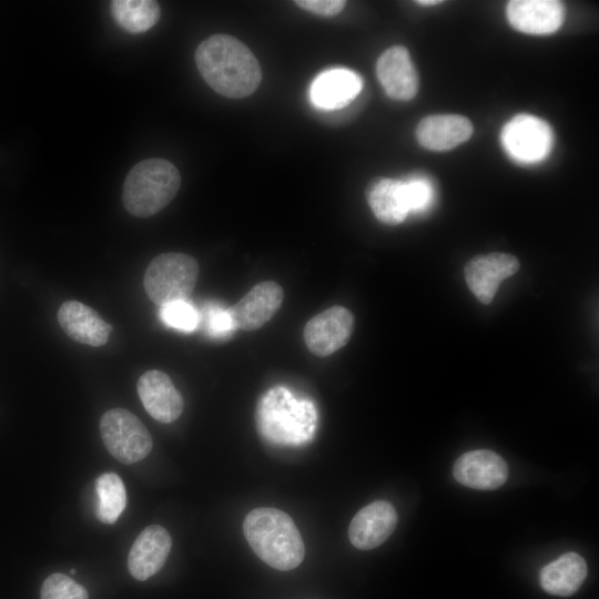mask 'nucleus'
<instances>
[{"instance_id": "obj_30", "label": "nucleus", "mask_w": 599, "mask_h": 599, "mask_svg": "<svg viewBox=\"0 0 599 599\" xmlns=\"http://www.w3.org/2000/svg\"><path fill=\"white\" fill-rule=\"evenodd\" d=\"M75 572H77L75 569H71V570H70V573H71V575H74Z\"/></svg>"}, {"instance_id": "obj_3", "label": "nucleus", "mask_w": 599, "mask_h": 599, "mask_svg": "<svg viewBox=\"0 0 599 599\" xmlns=\"http://www.w3.org/2000/svg\"><path fill=\"white\" fill-rule=\"evenodd\" d=\"M180 185L181 175L173 163L164 159L143 160L125 177L124 207L134 216H152L173 200Z\"/></svg>"}, {"instance_id": "obj_13", "label": "nucleus", "mask_w": 599, "mask_h": 599, "mask_svg": "<svg viewBox=\"0 0 599 599\" xmlns=\"http://www.w3.org/2000/svg\"><path fill=\"white\" fill-rule=\"evenodd\" d=\"M283 298V288L276 282L264 281L256 284L230 307L236 328L254 331L262 327L280 309Z\"/></svg>"}, {"instance_id": "obj_15", "label": "nucleus", "mask_w": 599, "mask_h": 599, "mask_svg": "<svg viewBox=\"0 0 599 599\" xmlns=\"http://www.w3.org/2000/svg\"><path fill=\"white\" fill-rule=\"evenodd\" d=\"M136 387L145 410L158 422L169 424L182 414V395L165 373L148 370L141 375Z\"/></svg>"}, {"instance_id": "obj_21", "label": "nucleus", "mask_w": 599, "mask_h": 599, "mask_svg": "<svg viewBox=\"0 0 599 599\" xmlns=\"http://www.w3.org/2000/svg\"><path fill=\"white\" fill-rule=\"evenodd\" d=\"M366 199L376 219L384 224H400L409 214L403 181L375 179L366 189Z\"/></svg>"}, {"instance_id": "obj_18", "label": "nucleus", "mask_w": 599, "mask_h": 599, "mask_svg": "<svg viewBox=\"0 0 599 599\" xmlns=\"http://www.w3.org/2000/svg\"><path fill=\"white\" fill-rule=\"evenodd\" d=\"M474 128L460 114H433L424 118L416 128L418 143L432 151H446L470 139Z\"/></svg>"}, {"instance_id": "obj_2", "label": "nucleus", "mask_w": 599, "mask_h": 599, "mask_svg": "<svg viewBox=\"0 0 599 599\" xmlns=\"http://www.w3.org/2000/svg\"><path fill=\"white\" fill-rule=\"evenodd\" d=\"M244 536L257 557L270 567L288 571L304 559L305 546L294 520L272 507L251 510L243 522Z\"/></svg>"}, {"instance_id": "obj_29", "label": "nucleus", "mask_w": 599, "mask_h": 599, "mask_svg": "<svg viewBox=\"0 0 599 599\" xmlns=\"http://www.w3.org/2000/svg\"><path fill=\"white\" fill-rule=\"evenodd\" d=\"M441 2L443 1H439V0H418V1H416L417 4L424 6V7L436 6V4L441 3Z\"/></svg>"}, {"instance_id": "obj_10", "label": "nucleus", "mask_w": 599, "mask_h": 599, "mask_svg": "<svg viewBox=\"0 0 599 599\" xmlns=\"http://www.w3.org/2000/svg\"><path fill=\"white\" fill-rule=\"evenodd\" d=\"M453 474L455 479L466 487L493 490L506 483L508 466L495 451L477 449L458 457L454 464Z\"/></svg>"}, {"instance_id": "obj_6", "label": "nucleus", "mask_w": 599, "mask_h": 599, "mask_svg": "<svg viewBox=\"0 0 599 599\" xmlns=\"http://www.w3.org/2000/svg\"><path fill=\"white\" fill-rule=\"evenodd\" d=\"M100 433L108 451L126 465L145 458L153 446L143 423L124 408L105 412L100 419Z\"/></svg>"}, {"instance_id": "obj_14", "label": "nucleus", "mask_w": 599, "mask_h": 599, "mask_svg": "<svg viewBox=\"0 0 599 599\" xmlns=\"http://www.w3.org/2000/svg\"><path fill=\"white\" fill-rule=\"evenodd\" d=\"M171 548L172 538L164 527L151 525L144 528L134 540L128 556L131 576L144 581L158 573L164 566Z\"/></svg>"}, {"instance_id": "obj_17", "label": "nucleus", "mask_w": 599, "mask_h": 599, "mask_svg": "<svg viewBox=\"0 0 599 599\" xmlns=\"http://www.w3.org/2000/svg\"><path fill=\"white\" fill-rule=\"evenodd\" d=\"M362 89L363 80L356 72L333 68L314 79L309 87V99L316 108L338 110L348 105Z\"/></svg>"}, {"instance_id": "obj_19", "label": "nucleus", "mask_w": 599, "mask_h": 599, "mask_svg": "<svg viewBox=\"0 0 599 599\" xmlns=\"http://www.w3.org/2000/svg\"><path fill=\"white\" fill-rule=\"evenodd\" d=\"M58 321L72 339L91 346L104 345L112 327L91 307L78 301H65L58 311Z\"/></svg>"}, {"instance_id": "obj_5", "label": "nucleus", "mask_w": 599, "mask_h": 599, "mask_svg": "<svg viewBox=\"0 0 599 599\" xmlns=\"http://www.w3.org/2000/svg\"><path fill=\"white\" fill-rule=\"evenodd\" d=\"M199 277L196 260L185 253L170 252L154 257L149 264L143 285L149 298L162 306L187 301Z\"/></svg>"}, {"instance_id": "obj_24", "label": "nucleus", "mask_w": 599, "mask_h": 599, "mask_svg": "<svg viewBox=\"0 0 599 599\" xmlns=\"http://www.w3.org/2000/svg\"><path fill=\"white\" fill-rule=\"evenodd\" d=\"M160 318L166 326L186 333L193 332L201 321L199 312L187 301H176L162 305Z\"/></svg>"}, {"instance_id": "obj_1", "label": "nucleus", "mask_w": 599, "mask_h": 599, "mask_svg": "<svg viewBox=\"0 0 599 599\" xmlns=\"http://www.w3.org/2000/svg\"><path fill=\"white\" fill-rule=\"evenodd\" d=\"M195 63L204 81L231 99L252 94L261 83V65L252 51L229 34H213L195 51Z\"/></svg>"}, {"instance_id": "obj_20", "label": "nucleus", "mask_w": 599, "mask_h": 599, "mask_svg": "<svg viewBox=\"0 0 599 599\" xmlns=\"http://www.w3.org/2000/svg\"><path fill=\"white\" fill-rule=\"evenodd\" d=\"M587 576L585 559L575 551L565 552L541 568V588L550 595L568 597L573 595Z\"/></svg>"}, {"instance_id": "obj_25", "label": "nucleus", "mask_w": 599, "mask_h": 599, "mask_svg": "<svg viewBox=\"0 0 599 599\" xmlns=\"http://www.w3.org/2000/svg\"><path fill=\"white\" fill-rule=\"evenodd\" d=\"M40 599H89L87 589L64 573H52L45 578Z\"/></svg>"}, {"instance_id": "obj_11", "label": "nucleus", "mask_w": 599, "mask_h": 599, "mask_svg": "<svg viewBox=\"0 0 599 599\" xmlns=\"http://www.w3.org/2000/svg\"><path fill=\"white\" fill-rule=\"evenodd\" d=\"M376 73L386 94L393 100L409 101L418 92V73L405 47L386 49L377 60Z\"/></svg>"}, {"instance_id": "obj_16", "label": "nucleus", "mask_w": 599, "mask_h": 599, "mask_svg": "<svg viewBox=\"0 0 599 599\" xmlns=\"http://www.w3.org/2000/svg\"><path fill=\"white\" fill-rule=\"evenodd\" d=\"M506 14L516 30L542 35L554 33L561 27L565 8L556 0H512L507 4Z\"/></svg>"}, {"instance_id": "obj_8", "label": "nucleus", "mask_w": 599, "mask_h": 599, "mask_svg": "<svg viewBox=\"0 0 599 599\" xmlns=\"http://www.w3.org/2000/svg\"><path fill=\"white\" fill-rule=\"evenodd\" d=\"M354 329V315L344 306H332L312 317L304 327V341L316 356L326 357L345 346Z\"/></svg>"}, {"instance_id": "obj_27", "label": "nucleus", "mask_w": 599, "mask_h": 599, "mask_svg": "<svg viewBox=\"0 0 599 599\" xmlns=\"http://www.w3.org/2000/svg\"><path fill=\"white\" fill-rule=\"evenodd\" d=\"M204 327L207 334L215 338L227 337L236 328L230 308L209 305L204 313Z\"/></svg>"}, {"instance_id": "obj_9", "label": "nucleus", "mask_w": 599, "mask_h": 599, "mask_svg": "<svg viewBox=\"0 0 599 599\" xmlns=\"http://www.w3.org/2000/svg\"><path fill=\"white\" fill-rule=\"evenodd\" d=\"M518 258L509 253L494 252L477 255L464 268L470 292L483 304L491 303L499 284L519 270Z\"/></svg>"}, {"instance_id": "obj_12", "label": "nucleus", "mask_w": 599, "mask_h": 599, "mask_svg": "<svg viewBox=\"0 0 599 599\" xmlns=\"http://www.w3.org/2000/svg\"><path fill=\"white\" fill-rule=\"evenodd\" d=\"M397 512L386 500H376L363 507L348 527L351 544L361 550H369L382 545L395 530Z\"/></svg>"}, {"instance_id": "obj_23", "label": "nucleus", "mask_w": 599, "mask_h": 599, "mask_svg": "<svg viewBox=\"0 0 599 599\" xmlns=\"http://www.w3.org/2000/svg\"><path fill=\"white\" fill-rule=\"evenodd\" d=\"M94 486L98 519L108 525L114 524L126 506V491L122 479L114 473H104L97 478Z\"/></svg>"}, {"instance_id": "obj_4", "label": "nucleus", "mask_w": 599, "mask_h": 599, "mask_svg": "<svg viewBox=\"0 0 599 599\" xmlns=\"http://www.w3.org/2000/svg\"><path fill=\"white\" fill-rule=\"evenodd\" d=\"M316 416L311 402L295 398L285 387L271 388L257 407L262 434L281 444H300L309 439L315 430Z\"/></svg>"}, {"instance_id": "obj_22", "label": "nucleus", "mask_w": 599, "mask_h": 599, "mask_svg": "<svg viewBox=\"0 0 599 599\" xmlns=\"http://www.w3.org/2000/svg\"><path fill=\"white\" fill-rule=\"evenodd\" d=\"M110 8L118 26L130 33L148 31L161 16L159 3L152 0H113Z\"/></svg>"}, {"instance_id": "obj_26", "label": "nucleus", "mask_w": 599, "mask_h": 599, "mask_svg": "<svg viewBox=\"0 0 599 599\" xmlns=\"http://www.w3.org/2000/svg\"><path fill=\"white\" fill-rule=\"evenodd\" d=\"M406 203L409 213L426 211L434 202L433 184L423 177H413L403 181Z\"/></svg>"}, {"instance_id": "obj_7", "label": "nucleus", "mask_w": 599, "mask_h": 599, "mask_svg": "<svg viewBox=\"0 0 599 599\" xmlns=\"http://www.w3.org/2000/svg\"><path fill=\"white\" fill-rule=\"evenodd\" d=\"M501 142L514 160L535 163L550 153L552 131L547 122L535 115L518 114L504 126Z\"/></svg>"}, {"instance_id": "obj_28", "label": "nucleus", "mask_w": 599, "mask_h": 599, "mask_svg": "<svg viewBox=\"0 0 599 599\" xmlns=\"http://www.w3.org/2000/svg\"><path fill=\"white\" fill-rule=\"evenodd\" d=\"M295 3L309 12H313L323 17H333L339 13L346 1L343 0H297Z\"/></svg>"}]
</instances>
